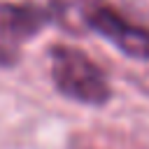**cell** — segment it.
<instances>
[{
    "label": "cell",
    "mask_w": 149,
    "mask_h": 149,
    "mask_svg": "<svg viewBox=\"0 0 149 149\" xmlns=\"http://www.w3.org/2000/svg\"><path fill=\"white\" fill-rule=\"evenodd\" d=\"M100 0H51L49 9L54 14V21H58L65 30L70 33H84L86 30V19L91 9Z\"/></svg>",
    "instance_id": "cell-4"
},
{
    "label": "cell",
    "mask_w": 149,
    "mask_h": 149,
    "mask_svg": "<svg viewBox=\"0 0 149 149\" xmlns=\"http://www.w3.org/2000/svg\"><path fill=\"white\" fill-rule=\"evenodd\" d=\"M86 30L102 35L128 58L149 61V28L130 21L126 14H121L114 5H107L105 0H100L91 9L86 19Z\"/></svg>",
    "instance_id": "cell-2"
},
{
    "label": "cell",
    "mask_w": 149,
    "mask_h": 149,
    "mask_svg": "<svg viewBox=\"0 0 149 149\" xmlns=\"http://www.w3.org/2000/svg\"><path fill=\"white\" fill-rule=\"evenodd\" d=\"M51 21L54 14L49 7H42L30 0L23 2L0 0V35L7 40L26 42L37 33H42Z\"/></svg>",
    "instance_id": "cell-3"
},
{
    "label": "cell",
    "mask_w": 149,
    "mask_h": 149,
    "mask_svg": "<svg viewBox=\"0 0 149 149\" xmlns=\"http://www.w3.org/2000/svg\"><path fill=\"white\" fill-rule=\"evenodd\" d=\"M16 63H19L16 49L9 47V44H5V42L0 40V68H14Z\"/></svg>",
    "instance_id": "cell-5"
},
{
    "label": "cell",
    "mask_w": 149,
    "mask_h": 149,
    "mask_svg": "<svg viewBox=\"0 0 149 149\" xmlns=\"http://www.w3.org/2000/svg\"><path fill=\"white\" fill-rule=\"evenodd\" d=\"M49 77L56 91L79 105L100 107L112 100V86L105 70L79 47L56 42L47 49Z\"/></svg>",
    "instance_id": "cell-1"
}]
</instances>
